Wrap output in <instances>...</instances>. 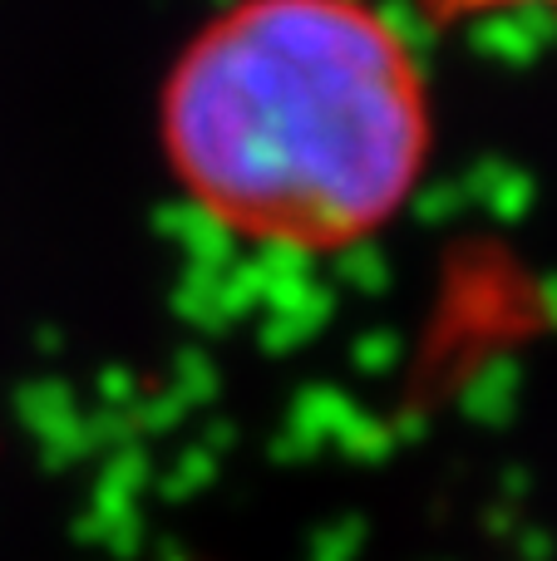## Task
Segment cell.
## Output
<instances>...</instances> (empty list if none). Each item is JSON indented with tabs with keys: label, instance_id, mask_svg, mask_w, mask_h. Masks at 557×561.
Instances as JSON below:
<instances>
[{
	"label": "cell",
	"instance_id": "6da1fadb",
	"mask_svg": "<svg viewBox=\"0 0 557 561\" xmlns=\"http://www.w3.org/2000/svg\"><path fill=\"white\" fill-rule=\"evenodd\" d=\"M158 134L217 237L266 256H341L420 193L430 75L375 0H227L178 49Z\"/></svg>",
	"mask_w": 557,
	"mask_h": 561
},
{
	"label": "cell",
	"instance_id": "7a4b0ae2",
	"mask_svg": "<svg viewBox=\"0 0 557 561\" xmlns=\"http://www.w3.org/2000/svg\"><path fill=\"white\" fill-rule=\"evenodd\" d=\"M430 25H469V20H503V15H548L557 20V0H414Z\"/></svg>",
	"mask_w": 557,
	"mask_h": 561
}]
</instances>
